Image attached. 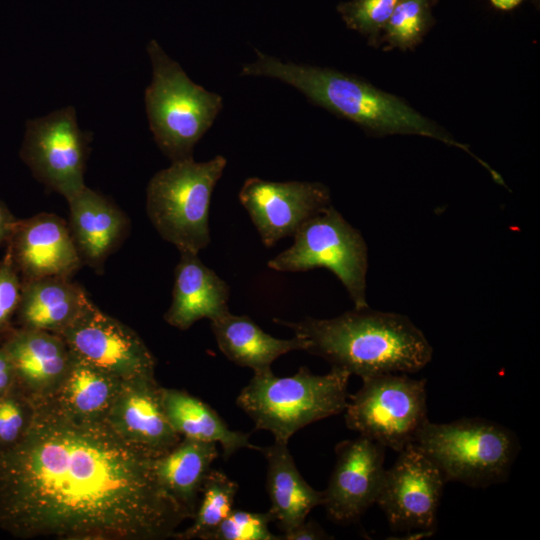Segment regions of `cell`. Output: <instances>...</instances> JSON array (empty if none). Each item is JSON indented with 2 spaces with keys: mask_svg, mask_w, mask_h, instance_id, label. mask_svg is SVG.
<instances>
[{
  "mask_svg": "<svg viewBox=\"0 0 540 540\" xmlns=\"http://www.w3.org/2000/svg\"><path fill=\"white\" fill-rule=\"evenodd\" d=\"M24 435L0 448V527L30 539L164 540L190 514L165 490L156 455L106 419L33 399Z\"/></svg>",
  "mask_w": 540,
  "mask_h": 540,
  "instance_id": "cell-1",
  "label": "cell"
},
{
  "mask_svg": "<svg viewBox=\"0 0 540 540\" xmlns=\"http://www.w3.org/2000/svg\"><path fill=\"white\" fill-rule=\"evenodd\" d=\"M305 342L306 352L361 379L383 373H415L432 359L433 348L412 321L398 313L367 308L330 319L290 322L274 318Z\"/></svg>",
  "mask_w": 540,
  "mask_h": 540,
  "instance_id": "cell-2",
  "label": "cell"
},
{
  "mask_svg": "<svg viewBox=\"0 0 540 540\" xmlns=\"http://www.w3.org/2000/svg\"><path fill=\"white\" fill-rule=\"evenodd\" d=\"M241 75L278 79L304 94L309 101L353 121L374 135L413 134L434 138L460 148L499 178L468 146L456 141L433 121L399 97L337 70L283 62L256 50V60L242 66Z\"/></svg>",
  "mask_w": 540,
  "mask_h": 540,
  "instance_id": "cell-3",
  "label": "cell"
},
{
  "mask_svg": "<svg viewBox=\"0 0 540 540\" xmlns=\"http://www.w3.org/2000/svg\"><path fill=\"white\" fill-rule=\"evenodd\" d=\"M350 376L335 367L317 375L303 366L285 377L269 369L254 373L240 391L237 404L253 420L256 430L268 431L275 441L288 443L301 428L344 412Z\"/></svg>",
  "mask_w": 540,
  "mask_h": 540,
  "instance_id": "cell-4",
  "label": "cell"
},
{
  "mask_svg": "<svg viewBox=\"0 0 540 540\" xmlns=\"http://www.w3.org/2000/svg\"><path fill=\"white\" fill-rule=\"evenodd\" d=\"M413 444L435 463L446 482L473 488L505 482L520 450L512 430L479 417L448 423L428 420Z\"/></svg>",
  "mask_w": 540,
  "mask_h": 540,
  "instance_id": "cell-5",
  "label": "cell"
},
{
  "mask_svg": "<svg viewBox=\"0 0 540 540\" xmlns=\"http://www.w3.org/2000/svg\"><path fill=\"white\" fill-rule=\"evenodd\" d=\"M147 50L153 75L145 104L155 142L172 162L191 158L221 111L222 98L194 83L155 40Z\"/></svg>",
  "mask_w": 540,
  "mask_h": 540,
  "instance_id": "cell-6",
  "label": "cell"
},
{
  "mask_svg": "<svg viewBox=\"0 0 540 540\" xmlns=\"http://www.w3.org/2000/svg\"><path fill=\"white\" fill-rule=\"evenodd\" d=\"M226 164L221 155L206 162L191 157L173 161L150 179L147 215L159 235L179 252L198 254L209 245L211 196Z\"/></svg>",
  "mask_w": 540,
  "mask_h": 540,
  "instance_id": "cell-7",
  "label": "cell"
},
{
  "mask_svg": "<svg viewBox=\"0 0 540 540\" xmlns=\"http://www.w3.org/2000/svg\"><path fill=\"white\" fill-rule=\"evenodd\" d=\"M291 247L268 261L281 272L330 270L346 288L356 309L367 308L368 251L361 233L331 205L309 218L293 235Z\"/></svg>",
  "mask_w": 540,
  "mask_h": 540,
  "instance_id": "cell-8",
  "label": "cell"
},
{
  "mask_svg": "<svg viewBox=\"0 0 540 540\" xmlns=\"http://www.w3.org/2000/svg\"><path fill=\"white\" fill-rule=\"evenodd\" d=\"M346 426L396 452L413 443L428 421L426 380L407 373L362 378L344 410Z\"/></svg>",
  "mask_w": 540,
  "mask_h": 540,
  "instance_id": "cell-9",
  "label": "cell"
},
{
  "mask_svg": "<svg viewBox=\"0 0 540 540\" xmlns=\"http://www.w3.org/2000/svg\"><path fill=\"white\" fill-rule=\"evenodd\" d=\"M385 469L375 504L390 528L414 538L431 536L446 480L440 469L416 445L408 444Z\"/></svg>",
  "mask_w": 540,
  "mask_h": 540,
  "instance_id": "cell-10",
  "label": "cell"
},
{
  "mask_svg": "<svg viewBox=\"0 0 540 540\" xmlns=\"http://www.w3.org/2000/svg\"><path fill=\"white\" fill-rule=\"evenodd\" d=\"M88 142L68 106L27 121L20 157L38 181L68 200L86 186Z\"/></svg>",
  "mask_w": 540,
  "mask_h": 540,
  "instance_id": "cell-11",
  "label": "cell"
},
{
  "mask_svg": "<svg viewBox=\"0 0 540 540\" xmlns=\"http://www.w3.org/2000/svg\"><path fill=\"white\" fill-rule=\"evenodd\" d=\"M60 335L75 357L124 381L154 375L155 358L140 336L94 303Z\"/></svg>",
  "mask_w": 540,
  "mask_h": 540,
  "instance_id": "cell-12",
  "label": "cell"
},
{
  "mask_svg": "<svg viewBox=\"0 0 540 540\" xmlns=\"http://www.w3.org/2000/svg\"><path fill=\"white\" fill-rule=\"evenodd\" d=\"M238 196L266 247L293 236L309 218L330 205V191L319 182L251 177L244 181Z\"/></svg>",
  "mask_w": 540,
  "mask_h": 540,
  "instance_id": "cell-13",
  "label": "cell"
},
{
  "mask_svg": "<svg viewBox=\"0 0 540 540\" xmlns=\"http://www.w3.org/2000/svg\"><path fill=\"white\" fill-rule=\"evenodd\" d=\"M385 449L361 435L336 445L335 465L321 504L332 521L353 523L375 504L385 472Z\"/></svg>",
  "mask_w": 540,
  "mask_h": 540,
  "instance_id": "cell-14",
  "label": "cell"
},
{
  "mask_svg": "<svg viewBox=\"0 0 540 540\" xmlns=\"http://www.w3.org/2000/svg\"><path fill=\"white\" fill-rule=\"evenodd\" d=\"M7 243V253L23 280L70 277L83 265L68 224L53 213L18 220Z\"/></svg>",
  "mask_w": 540,
  "mask_h": 540,
  "instance_id": "cell-15",
  "label": "cell"
},
{
  "mask_svg": "<svg viewBox=\"0 0 540 540\" xmlns=\"http://www.w3.org/2000/svg\"><path fill=\"white\" fill-rule=\"evenodd\" d=\"M106 421L129 442L156 455L172 449L181 436L171 426L154 375L125 380Z\"/></svg>",
  "mask_w": 540,
  "mask_h": 540,
  "instance_id": "cell-16",
  "label": "cell"
},
{
  "mask_svg": "<svg viewBox=\"0 0 540 540\" xmlns=\"http://www.w3.org/2000/svg\"><path fill=\"white\" fill-rule=\"evenodd\" d=\"M1 348L12 364L16 383L32 399L52 396L74 358L61 335L38 329L11 331Z\"/></svg>",
  "mask_w": 540,
  "mask_h": 540,
  "instance_id": "cell-17",
  "label": "cell"
},
{
  "mask_svg": "<svg viewBox=\"0 0 540 540\" xmlns=\"http://www.w3.org/2000/svg\"><path fill=\"white\" fill-rule=\"evenodd\" d=\"M67 202L68 228L82 263L101 272L127 235L129 219L110 200L87 186Z\"/></svg>",
  "mask_w": 540,
  "mask_h": 540,
  "instance_id": "cell-18",
  "label": "cell"
},
{
  "mask_svg": "<svg viewBox=\"0 0 540 540\" xmlns=\"http://www.w3.org/2000/svg\"><path fill=\"white\" fill-rule=\"evenodd\" d=\"M172 302L164 320L180 330H187L196 321H210L229 311V285L191 252H180L174 270Z\"/></svg>",
  "mask_w": 540,
  "mask_h": 540,
  "instance_id": "cell-19",
  "label": "cell"
},
{
  "mask_svg": "<svg viewBox=\"0 0 540 540\" xmlns=\"http://www.w3.org/2000/svg\"><path fill=\"white\" fill-rule=\"evenodd\" d=\"M70 277L23 280L16 318L20 327L61 334L92 304Z\"/></svg>",
  "mask_w": 540,
  "mask_h": 540,
  "instance_id": "cell-20",
  "label": "cell"
},
{
  "mask_svg": "<svg viewBox=\"0 0 540 540\" xmlns=\"http://www.w3.org/2000/svg\"><path fill=\"white\" fill-rule=\"evenodd\" d=\"M259 451L267 460L269 511L283 533L290 531L305 521L313 508L322 504V491L314 489L302 477L288 443L275 441Z\"/></svg>",
  "mask_w": 540,
  "mask_h": 540,
  "instance_id": "cell-21",
  "label": "cell"
},
{
  "mask_svg": "<svg viewBox=\"0 0 540 540\" xmlns=\"http://www.w3.org/2000/svg\"><path fill=\"white\" fill-rule=\"evenodd\" d=\"M211 329L220 351L233 363L251 368L254 373L271 369L281 355L305 350L302 338L278 339L264 332L248 316L228 312L212 320Z\"/></svg>",
  "mask_w": 540,
  "mask_h": 540,
  "instance_id": "cell-22",
  "label": "cell"
},
{
  "mask_svg": "<svg viewBox=\"0 0 540 540\" xmlns=\"http://www.w3.org/2000/svg\"><path fill=\"white\" fill-rule=\"evenodd\" d=\"M162 402L181 437L219 444L226 458L242 448L260 449L250 443L249 433L231 430L211 406L186 391L162 387Z\"/></svg>",
  "mask_w": 540,
  "mask_h": 540,
  "instance_id": "cell-23",
  "label": "cell"
},
{
  "mask_svg": "<svg viewBox=\"0 0 540 540\" xmlns=\"http://www.w3.org/2000/svg\"><path fill=\"white\" fill-rule=\"evenodd\" d=\"M218 457L217 444L182 437L156 457L155 469L165 490L194 516L203 482Z\"/></svg>",
  "mask_w": 540,
  "mask_h": 540,
  "instance_id": "cell-24",
  "label": "cell"
},
{
  "mask_svg": "<svg viewBox=\"0 0 540 540\" xmlns=\"http://www.w3.org/2000/svg\"><path fill=\"white\" fill-rule=\"evenodd\" d=\"M123 382L74 356L64 380L50 397L74 415L106 419Z\"/></svg>",
  "mask_w": 540,
  "mask_h": 540,
  "instance_id": "cell-25",
  "label": "cell"
},
{
  "mask_svg": "<svg viewBox=\"0 0 540 540\" xmlns=\"http://www.w3.org/2000/svg\"><path fill=\"white\" fill-rule=\"evenodd\" d=\"M238 490V484L224 472L211 469L203 482L192 524L184 531H177L173 538L208 540L234 509Z\"/></svg>",
  "mask_w": 540,
  "mask_h": 540,
  "instance_id": "cell-26",
  "label": "cell"
},
{
  "mask_svg": "<svg viewBox=\"0 0 540 540\" xmlns=\"http://www.w3.org/2000/svg\"><path fill=\"white\" fill-rule=\"evenodd\" d=\"M436 0H399L382 32L380 41L389 48L413 49L434 23Z\"/></svg>",
  "mask_w": 540,
  "mask_h": 540,
  "instance_id": "cell-27",
  "label": "cell"
},
{
  "mask_svg": "<svg viewBox=\"0 0 540 540\" xmlns=\"http://www.w3.org/2000/svg\"><path fill=\"white\" fill-rule=\"evenodd\" d=\"M399 0H350L340 3L337 10L348 28L378 44L382 32Z\"/></svg>",
  "mask_w": 540,
  "mask_h": 540,
  "instance_id": "cell-28",
  "label": "cell"
},
{
  "mask_svg": "<svg viewBox=\"0 0 540 540\" xmlns=\"http://www.w3.org/2000/svg\"><path fill=\"white\" fill-rule=\"evenodd\" d=\"M34 401L15 383L0 396V448L16 443L31 424Z\"/></svg>",
  "mask_w": 540,
  "mask_h": 540,
  "instance_id": "cell-29",
  "label": "cell"
},
{
  "mask_svg": "<svg viewBox=\"0 0 540 540\" xmlns=\"http://www.w3.org/2000/svg\"><path fill=\"white\" fill-rule=\"evenodd\" d=\"M270 511L250 512L233 509L211 533L208 540H281L269 529L273 522Z\"/></svg>",
  "mask_w": 540,
  "mask_h": 540,
  "instance_id": "cell-30",
  "label": "cell"
},
{
  "mask_svg": "<svg viewBox=\"0 0 540 540\" xmlns=\"http://www.w3.org/2000/svg\"><path fill=\"white\" fill-rule=\"evenodd\" d=\"M22 282L9 254L0 263V334L10 325L16 315Z\"/></svg>",
  "mask_w": 540,
  "mask_h": 540,
  "instance_id": "cell-31",
  "label": "cell"
},
{
  "mask_svg": "<svg viewBox=\"0 0 540 540\" xmlns=\"http://www.w3.org/2000/svg\"><path fill=\"white\" fill-rule=\"evenodd\" d=\"M280 536L281 540H322L334 538L313 520H305Z\"/></svg>",
  "mask_w": 540,
  "mask_h": 540,
  "instance_id": "cell-32",
  "label": "cell"
},
{
  "mask_svg": "<svg viewBox=\"0 0 540 540\" xmlns=\"http://www.w3.org/2000/svg\"><path fill=\"white\" fill-rule=\"evenodd\" d=\"M16 383V377L12 364L0 347V396L6 393Z\"/></svg>",
  "mask_w": 540,
  "mask_h": 540,
  "instance_id": "cell-33",
  "label": "cell"
},
{
  "mask_svg": "<svg viewBox=\"0 0 540 540\" xmlns=\"http://www.w3.org/2000/svg\"><path fill=\"white\" fill-rule=\"evenodd\" d=\"M17 223L18 219L12 214L6 204L0 200V245L9 240Z\"/></svg>",
  "mask_w": 540,
  "mask_h": 540,
  "instance_id": "cell-34",
  "label": "cell"
},
{
  "mask_svg": "<svg viewBox=\"0 0 540 540\" xmlns=\"http://www.w3.org/2000/svg\"><path fill=\"white\" fill-rule=\"evenodd\" d=\"M491 4L503 11H508L518 6L524 0H489Z\"/></svg>",
  "mask_w": 540,
  "mask_h": 540,
  "instance_id": "cell-35",
  "label": "cell"
}]
</instances>
